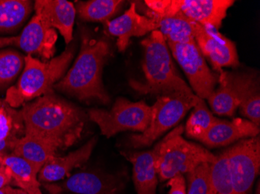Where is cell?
Returning <instances> with one entry per match:
<instances>
[{
	"mask_svg": "<svg viewBox=\"0 0 260 194\" xmlns=\"http://www.w3.org/2000/svg\"><path fill=\"white\" fill-rule=\"evenodd\" d=\"M25 135L66 150L81 138L86 115L78 106L51 93L23 105Z\"/></svg>",
	"mask_w": 260,
	"mask_h": 194,
	"instance_id": "obj_1",
	"label": "cell"
},
{
	"mask_svg": "<svg viewBox=\"0 0 260 194\" xmlns=\"http://www.w3.org/2000/svg\"><path fill=\"white\" fill-rule=\"evenodd\" d=\"M110 45L104 39H95L82 33L80 51L74 66L53 89L75 96L80 100L110 101L102 83L104 65L110 55Z\"/></svg>",
	"mask_w": 260,
	"mask_h": 194,
	"instance_id": "obj_2",
	"label": "cell"
},
{
	"mask_svg": "<svg viewBox=\"0 0 260 194\" xmlns=\"http://www.w3.org/2000/svg\"><path fill=\"white\" fill-rule=\"evenodd\" d=\"M141 45L144 48L143 69L145 81L132 83L137 91L159 96L193 93L177 75L167 42L160 30L152 31Z\"/></svg>",
	"mask_w": 260,
	"mask_h": 194,
	"instance_id": "obj_3",
	"label": "cell"
},
{
	"mask_svg": "<svg viewBox=\"0 0 260 194\" xmlns=\"http://www.w3.org/2000/svg\"><path fill=\"white\" fill-rule=\"evenodd\" d=\"M73 46L46 62L27 55L23 73L17 84L7 90L6 102L11 107L18 108L35 98L53 93L54 85L62 78L74 58Z\"/></svg>",
	"mask_w": 260,
	"mask_h": 194,
	"instance_id": "obj_4",
	"label": "cell"
},
{
	"mask_svg": "<svg viewBox=\"0 0 260 194\" xmlns=\"http://www.w3.org/2000/svg\"><path fill=\"white\" fill-rule=\"evenodd\" d=\"M183 131L182 125L177 127L153 147L154 166L160 182L190 173L202 163L211 164L215 161V154L200 144L184 139Z\"/></svg>",
	"mask_w": 260,
	"mask_h": 194,
	"instance_id": "obj_5",
	"label": "cell"
},
{
	"mask_svg": "<svg viewBox=\"0 0 260 194\" xmlns=\"http://www.w3.org/2000/svg\"><path fill=\"white\" fill-rule=\"evenodd\" d=\"M198 96L192 93L159 96L151 106V121L144 132L132 135L128 140L131 148L150 146L166 131L175 127L193 107Z\"/></svg>",
	"mask_w": 260,
	"mask_h": 194,
	"instance_id": "obj_6",
	"label": "cell"
},
{
	"mask_svg": "<svg viewBox=\"0 0 260 194\" xmlns=\"http://www.w3.org/2000/svg\"><path fill=\"white\" fill-rule=\"evenodd\" d=\"M88 116L99 127L102 135L111 138L122 131L144 132L151 121V106L144 101L119 97L111 110L93 108L89 110Z\"/></svg>",
	"mask_w": 260,
	"mask_h": 194,
	"instance_id": "obj_7",
	"label": "cell"
},
{
	"mask_svg": "<svg viewBox=\"0 0 260 194\" xmlns=\"http://www.w3.org/2000/svg\"><path fill=\"white\" fill-rule=\"evenodd\" d=\"M232 0H147L149 14L168 17L180 13L200 25L220 28L228 10L233 5Z\"/></svg>",
	"mask_w": 260,
	"mask_h": 194,
	"instance_id": "obj_8",
	"label": "cell"
},
{
	"mask_svg": "<svg viewBox=\"0 0 260 194\" xmlns=\"http://www.w3.org/2000/svg\"><path fill=\"white\" fill-rule=\"evenodd\" d=\"M231 184L235 194H251L259 173V135L244 138L223 151Z\"/></svg>",
	"mask_w": 260,
	"mask_h": 194,
	"instance_id": "obj_9",
	"label": "cell"
},
{
	"mask_svg": "<svg viewBox=\"0 0 260 194\" xmlns=\"http://www.w3.org/2000/svg\"><path fill=\"white\" fill-rule=\"evenodd\" d=\"M168 45L174 58L186 75L196 96L207 100L214 92L218 78L210 71L196 41L189 43Z\"/></svg>",
	"mask_w": 260,
	"mask_h": 194,
	"instance_id": "obj_10",
	"label": "cell"
},
{
	"mask_svg": "<svg viewBox=\"0 0 260 194\" xmlns=\"http://www.w3.org/2000/svg\"><path fill=\"white\" fill-rule=\"evenodd\" d=\"M50 194L70 192L75 194H119L125 186L123 174L100 171L80 172L59 183H43Z\"/></svg>",
	"mask_w": 260,
	"mask_h": 194,
	"instance_id": "obj_11",
	"label": "cell"
},
{
	"mask_svg": "<svg viewBox=\"0 0 260 194\" xmlns=\"http://www.w3.org/2000/svg\"><path fill=\"white\" fill-rule=\"evenodd\" d=\"M195 41L204 57L220 72L223 67H237L239 56L235 43L216 29L196 23Z\"/></svg>",
	"mask_w": 260,
	"mask_h": 194,
	"instance_id": "obj_12",
	"label": "cell"
},
{
	"mask_svg": "<svg viewBox=\"0 0 260 194\" xmlns=\"http://www.w3.org/2000/svg\"><path fill=\"white\" fill-rule=\"evenodd\" d=\"M35 10L45 26L59 31L67 45L72 42L77 14L73 3L66 0H37Z\"/></svg>",
	"mask_w": 260,
	"mask_h": 194,
	"instance_id": "obj_13",
	"label": "cell"
},
{
	"mask_svg": "<svg viewBox=\"0 0 260 194\" xmlns=\"http://www.w3.org/2000/svg\"><path fill=\"white\" fill-rule=\"evenodd\" d=\"M133 4L123 15L106 23L111 35L118 37L117 47L120 52L126 49L133 37H141L159 29V24L151 17L139 14Z\"/></svg>",
	"mask_w": 260,
	"mask_h": 194,
	"instance_id": "obj_14",
	"label": "cell"
},
{
	"mask_svg": "<svg viewBox=\"0 0 260 194\" xmlns=\"http://www.w3.org/2000/svg\"><path fill=\"white\" fill-rule=\"evenodd\" d=\"M58 34L55 29L49 28L35 14L19 36L17 46L28 55H38L42 59L51 60L55 52Z\"/></svg>",
	"mask_w": 260,
	"mask_h": 194,
	"instance_id": "obj_15",
	"label": "cell"
},
{
	"mask_svg": "<svg viewBox=\"0 0 260 194\" xmlns=\"http://www.w3.org/2000/svg\"><path fill=\"white\" fill-rule=\"evenodd\" d=\"M259 127L248 120L236 118L232 121L219 119L200 140L210 148L227 146L235 141L259 135Z\"/></svg>",
	"mask_w": 260,
	"mask_h": 194,
	"instance_id": "obj_16",
	"label": "cell"
},
{
	"mask_svg": "<svg viewBox=\"0 0 260 194\" xmlns=\"http://www.w3.org/2000/svg\"><path fill=\"white\" fill-rule=\"evenodd\" d=\"M96 142V138H91L75 151L63 157H54L39 172L38 179L40 183H52L69 177L73 169L80 167L88 161Z\"/></svg>",
	"mask_w": 260,
	"mask_h": 194,
	"instance_id": "obj_17",
	"label": "cell"
},
{
	"mask_svg": "<svg viewBox=\"0 0 260 194\" xmlns=\"http://www.w3.org/2000/svg\"><path fill=\"white\" fill-rule=\"evenodd\" d=\"M237 91L240 111L257 126H260L259 80L255 72H232Z\"/></svg>",
	"mask_w": 260,
	"mask_h": 194,
	"instance_id": "obj_18",
	"label": "cell"
},
{
	"mask_svg": "<svg viewBox=\"0 0 260 194\" xmlns=\"http://www.w3.org/2000/svg\"><path fill=\"white\" fill-rule=\"evenodd\" d=\"M121 154L134 166L133 179L137 194H156L157 176L153 150L121 151Z\"/></svg>",
	"mask_w": 260,
	"mask_h": 194,
	"instance_id": "obj_19",
	"label": "cell"
},
{
	"mask_svg": "<svg viewBox=\"0 0 260 194\" xmlns=\"http://www.w3.org/2000/svg\"><path fill=\"white\" fill-rule=\"evenodd\" d=\"M219 87L207 98L212 110L216 114L232 117L239 106L237 91L234 85L232 72H219Z\"/></svg>",
	"mask_w": 260,
	"mask_h": 194,
	"instance_id": "obj_20",
	"label": "cell"
},
{
	"mask_svg": "<svg viewBox=\"0 0 260 194\" xmlns=\"http://www.w3.org/2000/svg\"><path fill=\"white\" fill-rule=\"evenodd\" d=\"M58 150L45 141L25 135L17 140L12 154L23 158L35 166L37 171L57 156Z\"/></svg>",
	"mask_w": 260,
	"mask_h": 194,
	"instance_id": "obj_21",
	"label": "cell"
},
{
	"mask_svg": "<svg viewBox=\"0 0 260 194\" xmlns=\"http://www.w3.org/2000/svg\"><path fill=\"white\" fill-rule=\"evenodd\" d=\"M147 17L158 23L160 33L168 43L185 44L195 42V22L178 13L168 17H157L149 14Z\"/></svg>",
	"mask_w": 260,
	"mask_h": 194,
	"instance_id": "obj_22",
	"label": "cell"
},
{
	"mask_svg": "<svg viewBox=\"0 0 260 194\" xmlns=\"http://www.w3.org/2000/svg\"><path fill=\"white\" fill-rule=\"evenodd\" d=\"M4 165L10 172L12 181L20 189L30 194H42L38 179L39 172L28 161L10 154L4 157Z\"/></svg>",
	"mask_w": 260,
	"mask_h": 194,
	"instance_id": "obj_23",
	"label": "cell"
},
{
	"mask_svg": "<svg viewBox=\"0 0 260 194\" xmlns=\"http://www.w3.org/2000/svg\"><path fill=\"white\" fill-rule=\"evenodd\" d=\"M32 11L28 0H0V33L18 30Z\"/></svg>",
	"mask_w": 260,
	"mask_h": 194,
	"instance_id": "obj_24",
	"label": "cell"
},
{
	"mask_svg": "<svg viewBox=\"0 0 260 194\" xmlns=\"http://www.w3.org/2000/svg\"><path fill=\"white\" fill-rule=\"evenodd\" d=\"M122 4L120 0H90L77 3L75 8L82 20L107 23L119 11Z\"/></svg>",
	"mask_w": 260,
	"mask_h": 194,
	"instance_id": "obj_25",
	"label": "cell"
},
{
	"mask_svg": "<svg viewBox=\"0 0 260 194\" xmlns=\"http://www.w3.org/2000/svg\"><path fill=\"white\" fill-rule=\"evenodd\" d=\"M192 108L193 110L185 125V133L188 138L200 141L219 119L210 111L204 100L200 97Z\"/></svg>",
	"mask_w": 260,
	"mask_h": 194,
	"instance_id": "obj_26",
	"label": "cell"
},
{
	"mask_svg": "<svg viewBox=\"0 0 260 194\" xmlns=\"http://www.w3.org/2000/svg\"><path fill=\"white\" fill-rule=\"evenodd\" d=\"M24 135L25 125L21 110L18 111L5 102L0 108V141H16Z\"/></svg>",
	"mask_w": 260,
	"mask_h": 194,
	"instance_id": "obj_27",
	"label": "cell"
},
{
	"mask_svg": "<svg viewBox=\"0 0 260 194\" xmlns=\"http://www.w3.org/2000/svg\"><path fill=\"white\" fill-rule=\"evenodd\" d=\"M207 194H235L229 179L223 151L216 156L215 161L210 164Z\"/></svg>",
	"mask_w": 260,
	"mask_h": 194,
	"instance_id": "obj_28",
	"label": "cell"
},
{
	"mask_svg": "<svg viewBox=\"0 0 260 194\" xmlns=\"http://www.w3.org/2000/svg\"><path fill=\"white\" fill-rule=\"evenodd\" d=\"M24 65V58L14 51L0 52V87L14 81Z\"/></svg>",
	"mask_w": 260,
	"mask_h": 194,
	"instance_id": "obj_29",
	"label": "cell"
},
{
	"mask_svg": "<svg viewBox=\"0 0 260 194\" xmlns=\"http://www.w3.org/2000/svg\"><path fill=\"white\" fill-rule=\"evenodd\" d=\"M210 169V163H202L187 173L188 194H207Z\"/></svg>",
	"mask_w": 260,
	"mask_h": 194,
	"instance_id": "obj_30",
	"label": "cell"
},
{
	"mask_svg": "<svg viewBox=\"0 0 260 194\" xmlns=\"http://www.w3.org/2000/svg\"><path fill=\"white\" fill-rule=\"evenodd\" d=\"M168 186H169V194H187L186 183L182 174H178L169 179Z\"/></svg>",
	"mask_w": 260,
	"mask_h": 194,
	"instance_id": "obj_31",
	"label": "cell"
},
{
	"mask_svg": "<svg viewBox=\"0 0 260 194\" xmlns=\"http://www.w3.org/2000/svg\"><path fill=\"white\" fill-rule=\"evenodd\" d=\"M17 141H0V157H5V156H8V154H12Z\"/></svg>",
	"mask_w": 260,
	"mask_h": 194,
	"instance_id": "obj_32",
	"label": "cell"
},
{
	"mask_svg": "<svg viewBox=\"0 0 260 194\" xmlns=\"http://www.w3.org/2000/svg\"><path fill=\"white\" fill-rule=\"evenodd\" d=\"M12 182V176L10 172L5 166L0 169V189L4 186H8Z\"/></svg>",
	"mask_w": 260,
	"mask_h": 194,
	"instance_id": "obj_33",
	"label": "cell"
},
{
	"mask_svg": "<svg viewBox=\"0 0 260 194\" xmlns=\"http://www.w3.org/2000/svg\"><path fill=\"white\" fill-rule=\"evenodd\" d=\"M19 36L10 37H0V48L9 45H16L18 43Z\"/></svg>",
	"mask_w": 260,
	"mask_h": 194,
	"instance_id": "obj_34",
	"label": "cell"
},
{
	"mask_svg": "<svg viewBox=\"0 0 260 194\" xmlns=\"http://www.w3.org/2000/svg\"><path fill=\"white\" fill-rule=\"evenodd\" d=\"M9 194H30L26 191L23 190L21 189H14L11 186H8Z\"/></svg>",
	"mask_w": 260,
	"mask_h": 194,
	"instance_id": "obj_35",
	"label": "cell"
},
{
	"mask_svg": "<svg viewBox=\"0 0 260 194\" xmlns=\"http://www.w3.org/2000/svg\"><path fill=\"white\" fill-rule=\"evenodd\" d=\"M0 194H9L8 186H4L2 189H0Z\"/></svg>",
	"mask_w": 260,
	"mask_h": 194,
	"instance_id": "obj_36",
	"label": "cell"
},
{
	"mask_svg": "<svg viewBox=\"0 0 260 194\" xmlns=\"http://www.w3.org/2000/svg\"><path fill=\"white\" fill-rule=\"evenodd\" d=\"M255 194H260V183H259V181H258V183H257L256 191H255Z\"/></svg>",
	"mask_w": 260,
	"mask_h": 194,
	"instance_id": "obj_37",
	"label": "cell"
},
{
	"mask_svg": "<svg viewBox=\"0 0 260 194\" xmlns=\"http://www.w3.org/2000/svg\"><path fill=\"white\" fill-rule=\"evenodd\" d=\"M4 166V157H0V169H2Z\"/></svg>",
	"mask_w": 260,
	"mask_h": 194,
	"instance_id": "obj_38",
	"label": "cell"
},
{
	"mask_svg": "<svg viewBox=\"0 0 260 194\" xmlns=\"http://www.w3.org/2000/svg\"><path fill=\"white\" fill-rule=\"evenodd\" d=\"M5 100H2V99H0V108L4 106V103H5Z\"/></svg>",
	"mask_w": 260,
	"mask_h": 194,
	"instance_id": "obj_39",
	"label": "cell"
}]
</instances>
